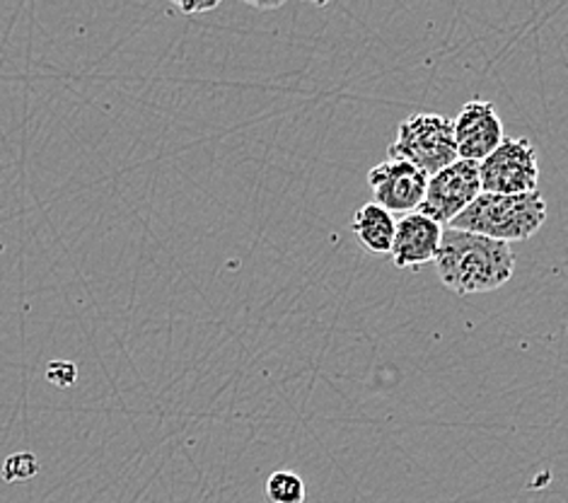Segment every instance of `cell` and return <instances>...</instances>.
<instances>
[{
    "instance_id": "cell-11",
    "label": "cell",
    "mask_w": 568,
    "mask_h": 503,
    "mask_svg": "<svg viewBox=\"0 0 568 503\" xmlns=\"http://www.w3.org/2000/svg\"><path fill=\"white\" fill-rule=\"evenodd\" d=\"M37 470H39V465H37L34 455L22 453V455H16L8 460L6 477L8 480H27V477H32V474H37Z\"/></svg>"
},
{
    "instance_id": "cell-6",
    "label": "cell",
    "mask_w": 568,
    "mask_h": 503,
    "mask_svg": "<svg viewBox=\"0 0 568 503\" xmlns=\"http://www.w3.org/2000/svg\"><path fill=\"white\" fill-rule=\"evenodd\" d=\"M457 160L479 162L489 158L504 143L506 133L496 107L489 100H469L453 121Z\"/></svg>"
},
{
    "instance_id": "cell-10",
    "label": "cell",
    "mask_w": 568,
    "mask_h": 503,
    "mask_svg": "<svg viewBox=\"0 0 568 503\" xmlns=\"http://www.w3.org/2000/svg\"><path fill=\"white\" fill-rule=\"evenodd\" d=\"M266 496L272 503H305V482L301 474L278 470L266 482Z\"/></svg>"
},
{
    "instance_id": "cell-3",
    "label": "cell",
    "mask_w": 568,
    "mask_h": 503,
    "mask_svg": "<svg viewBox=\"0 0 568 503\" xmlns=\"http://www.w3.org/2000/svg\"><path fill=\"white\" fill-rule=\"evenodd\" d=\"M389 160H404L426 177L440 172L457 160L453 119L445 114H412L399 124L387 148Z\"/></svg>"
},
{
    "instance_id": "cell-7",
    "label": "cell",
    "mask_w": 568,
    "mask_h": 503,
    "mask_svg": "<svg viewBox=\"0 0 568 503\" xmlns=\"http://www.w3.org/2000/svg\"><path fill=\"white\" fill-rule=\"evenodd\" d=\"M368 184L377 207L389 213H414L424 201L428 177L404 160H385L371 168Z\"/></svg>"
},
{
    "instance_id": "cell-5",
    "label": "cell",
    "mask_w": 568,
    "mask_h": 503,
    "mask_svg": "<svg viewBox=\"0 0 568 503\" xmlns=\"http://www.w3.org/2000/svg\"><path fill=\"white\" fill-rule=\"evenodd\" d=\"M479 194L481 182L477 162L455 160L453 165L428 177L424 201L416 211L443 228L450 225Z\"/></svg>"
},
{
    "instance_id": "cell-9",
    "label": "cell",
    "mask_w": 568,
    "mask_h": 503,
    "mask_svg": "<svg viewBox=\"0 0 568 503\" xmlns=\"http://www.w3.org/2000/svg\"><path fill=\"white\" fill-rule=\"evenodd\" d=\"M395 215L385 211L383 207H377L373 201L361 207L354 215V221H351V228H354V235L358 238V242L375 256L389 254L392 240H395Z\"/></svg>"
},
{
    "instance_id": "cell-4",
    "label": "cell",
    "mask_w": 568,
    "mask_h": 503,
    "mask_svg": "<svg viewBox=\"0 0 568 503\" xmlns=\"http://www.w3.org/2000/svg\"><path fill=\"white\" fill-rule=\"evenodd\" d=\"M479 182L484 194L518 197L537 192L539 165L535 145L527 139H504L489 158L479 162Z\"/></svg>"
},
{
    "instance_id": "cell-8",
    "label": "cell",
    "mask_w": 568,
    "mask_h": 503,
    "mask_svg": "<svg viewBox=\"0 0 568 503\" xmlns=\"http://www.w3.org/2000/svg\"><path fill=\"white\" fill-rule=\"evenodd\" d=\"M443 228L433 223L418 211L407 213L395 225V240H392V262L399 269H418L436 260L440 248Z\"/></svg>"
},
{
    "instance_id": "cell-1",
    "label": "cell",
    "mask_w": 568,
    "mask_h": 503,
    "mask_svg": "<svg viewBox=\"0 0 568 503\" xmlns=\"http://www.w3.org/2000/svg\"><path fill=\"white\" fill-rule=\"evenodd\" d=\"M433 262L445 289L457 295L496 291L516 274V254L510 252V244L455 228H443Z\"/></svg>"
},
{
    "instance_id": "cell-2",
    "label": "cell",
    "mask_w": 568,
    "mask_h": 503,
    "mask_svg": "<svg viewBox=\"0 0 568 503\" xmlns=\"http://www.w3.org/2000/svg\"><path fill=\"white\" fill-rule=\"evenodd\" d=\"M545 221L547 201L539 192L518 197L481 192L448 228L510 244L516 240H530Z\"/></svg>"
},
{
    "instance_id": "cell-12",
    "label": "cell",
    "mask_w": 568,
    "mask_h": 503,
    "mask_svg": "<svg viewBox=\"0 0 568 503\" xmlns=\"http://www.w3.org/2000/svg\"><path fill=\"white\" fill-rule=\"evenodd\" d=\"M180 8H182L184 12H189V16H192V12H206V10H213V8H215V3H209V6H184V3H180Z\"/></svg>"
}]
</instances>
